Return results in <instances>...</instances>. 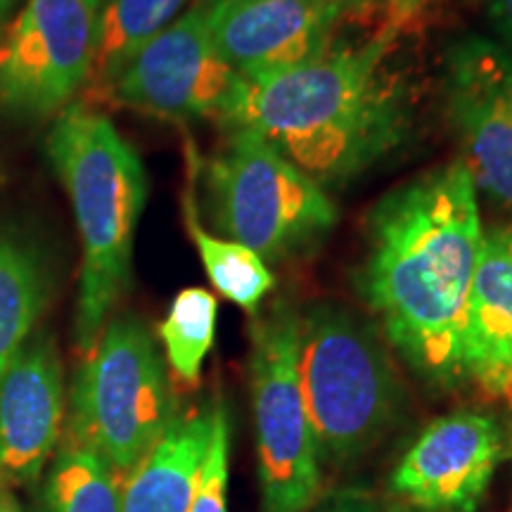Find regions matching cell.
<instances>
[{
	"label": "cell",
	"mask_w": 512,
	"mask_h": 512,
	"mask_svg": "<svg viewBox=\"0 0 512 512\" xmlns=\"http://www.w3.org/2000/svg\"><path fill=\"white\" fill-rule=\"evenodd\" d=\"M482 235L463 159L387 192L366 219L358 292L389 344L434 387L460 384V328Z\"/></svg>",
	"instance_id": "obj_1"
},
{
	"label": "cell",
	"mask_w": 512,
	"mask_h": 512,
	"mask_svg": "<svg viewBox=\"0 0 512 512\" xmlns=\"http://www.w3.org/2000/svg\"><path fill=\"white\" fill-rule=\"evenodd\" d=\"M399 24L264 81L242 79L226 128H249L318 185H342L403 145L411 102L392 67Z\"/></svg>",
	"instance_id": "obj_2"
},
{
	"label": "cell",
	"mask_w": 512,
	"mask_h": 512,
	"mask_svg": "<svg viewBox=\"0 0 512 512\" xmlns=\"http://www.w3.org/2000/svg\"><path fill=\"white\" fill-rule=\"evenodd\" d=\"M46 152L72 202L81 238L74 339L86 356L131 285L133 242L147 200V174L138 152L112 121L83 102L57 112Z\"/></svg>",
	"instance_id": "obj_3"
},
{
	"label": "cell",
	"mask_w": 512,
	"mask_h": 512,
	"mask_svg": "<svg viewBox=\"0 0 512 512\" xmlns=\"http://www.w3.org/2000/svg\"><path fill=\"white\" fill-rule=\"evenodd\" d=\"M299 380L320 463L361 458L403 411V384L382 339L339 304L318 302L299 318Z\"/></svg>",
	"instance_id": "obj_4"
},
{
	"label": "cell",
	"mask_w": 512,
	"mask_h": 512,
	"mask_svg": "<svg viewBox=\"0 0 512 512\" xmlns=\"http://www.w3.org/2000/svg\"><path fill=\"white\" fill-rule=\"evenodd\" d=\"M211 223L264 261L309 256L337 223V209L313 178L249 128H228L214 157H195Z\"/></svg>",
	"instance_id": "obj_5"
},
{
	"label": "cell",
	"mask_w": 512,
	"mask_h": 512,
	"mask_svg": "<svg viewBox=\"0 0 512 512\" xmlns=\"http://www.w3.org/2000/svg\"><path fill=\"white\" fill-rule=\"evenodd\" d=\"M174 418L166 363L150 328L131 313L110 318L76 370L67 441L98 453L126 479Z\"/></svg>",
	"instance_id": "obj_6"
},
{
	"label": "cell",
	"mask_w": 512,
	"mask_h": 512,
	"mask_svg": "<svg viewBox=\"0 0 512 512\" xmlns=\"http://www.w3.org/2000/svg\"><path fill=\"white\" fill-rule=\"evenodd\" d=\"M299 318L292 299L278 297L252 320L249 382L266 512H306L323 489V463L299 380Z\"/></svg>",
	"instance_id": "obj_7"
},
{
	"label": "cell",
	"mask_w": 512,
	"mask_h": 512,
	"mask_svg": "<svg viewBox=\"0 0 512 512\" xmlns=\"http://www.w3.org/2000/svg\"><path fill=\"white\" fill-rule=\"evenodd\" d=\"M93 0H27L0 46V105L48 117L91 79L98 31Z\"/></svg>",
	"instance_id": "obj_8"
},
{
	"label": "cell",
	"mask_w": 512,
	"mask_h": 512,
	"mask_svg": "<svg viewBox=\"0 0 512 512\" xmlns=\"http://www.w3.org/2000/svg\"><path fill=\"white\" fill-rule=\"evenodd\" d=\"M242 79L211 41L200 3L140 50L110 88L112 100L171 121L230 117Z\"/></svg>",
	"instance_id": "obj_9"
},
{
	"label": "cell",
	"mask_w": 512,
	"mask_h": 512,
	"mask_svg": "<svg viewBox=\"0 0 512 512\" xmlns=\"http://www.w3.org/2000/svg\"><path fill=\"white\" fill-rule=\"evenodd\" d=\"M444 105L472 181L512 214V55L484 36L453 43Z\"/></svg>",
	"instance_id": "obj_10"
},
{
	"label": "cell",
	"mask_w": 512,
	"mask_h": 512,
	"mask_svg": "<svg viewBox=\"0 0 512 512\" xmlns=\"http://www.w3.org/2000/svg\"><path fill=\"white\" fill-rule=\"evenodd\" d=\"M503 456V430L491 415L456 411L420 432L389 484L418 512H477Z\"/></svg>",
	"instance_id": "obj_11"
},
{
	"label": "cell",
	"mask_w": 512,
	"mask_h": 512,
	"mask_svg": "<svg viewBox=\"0 0 512 512\" xmlns=\"http://www.w3.org/2000/svg\"><path fill=\"white\" fill-rule=\"evenodd\" d=\"M223 62L264 81L313 62L332 46L344 12L311 0H197Z\"/></svg>",
	"instance_id": "obj_12"
},
{
	"label": "cell",
	"mask_w": 512,
	"mask_h": 512,
	"mask_svg": "<svg viewBox=\"0 0 512 512\" xmlns=\"http://www.w3.org/2000/svg\"><path fill=\"white\" fill-rule=\"evenodd\" d=\"M64 422V373L55 339L31 335L0 375V484L41 477Z\"/></svg>",
	"instance_id": "obj_13"
},
{
	"label": "cell",
	"mask_w": 512,
	"mask_h": 512,
	"mask_svg": "<svg viewBox=\"0 0 512 512\" xmlns=\"http://www.w3.org/2000/svg\"><path fill=\"white\" fill-rule=\"evenodd\" d=\"M512 406V226L484 230L460 328V384Z\"/></svg>",
	"instance_id": "obj_14"
},
{
	"label": "cell",
	"mask_w": 512,
	"mask_h": 512,
	"mask_svg": "<svg viewBox=\"0 0 512 512\" xmlns=\"http://www.w3.org/2000/svg\"><path fill=\"white\" fill-rule=\"evenodd\" d=\"M211 427L214 406L176 415L164 437L124 479L121 512H188Z\"/></svg>",
	"instance_id": "obj_15"
},
{
	"label": "cell",
	"mask_w": 512,
	"mask_h": 512,
	"mask_svg": "<svg viewBox=\"0 0 512 512\" xmlns=\"http://www.w3.org/2000/svg\"><path fill=\"white\" fill-rule=\"evenodd\" d=\"M195 145L185 143V188L181 195L183 223L192 245L197 247L200 261L214 290L228 302L240 306L249 316L261 309L264 299L273 292L275 275L264 259L240 242L219 238L202 226L200 202H197Z\"/></svg>",
	"instance_id": "obj_16"
},
{
	"label": "cell",
	"mask_w": 512,
	"mask_h": 512,
	"mask_svg": "<svg viewBox=\"0 0 512 512\" xmlns=\"http://www.w3.org/2000/svg\"><path fill=\"white\" fill-rule=\"evenodd\" d=\"M50 294V275L34 242L0 228V375L31 339Z\"/></svg>",
	"instance_id": "obj_17"
},
{
	"label": "cell",
	"mask_w": 512,
	"mask_h": 512,
	"mask_svg": "<svg viewBox=\"0 0 512 512\" xmlns=\"http://www.w3.org/2000/svg\"><path fill=\"white\" fill-rule=\"evenodd\" d=\"M188 0H105L98 10L91 81L98 91L117 83L147 43L176 22Z\"/></svg>",
	"instance_id": "obj_18"
},
{
	"label": "cell",
	"mask_w": 512,
	"mask_h": 512,
	"mask_svg": "<svg viewBox=\"0 0 512 512\" xmlns=\"http://www.w3.org/2000/svg\"><path fill=\"white\" fill-rule=\"evenodd\" d=\"M124 479L98 453L64 441L50 465L43 501L46 512H121Z\"/></svg>",
	"instance_id": "obj_19"
},
{
	"label": "cell",
	"mask_w": 512,
	"mask_h": 512,
	"mask_svg": "<svg viewBox=\"0 0 512 512\" xmlns=\"http://www.w3.org/2000/svg\"><path fill=\"white\" fill-rule=\"evenodd\" d=\"M219 302L204 287H185L174 297L166 318L159 323V342L171 373L185 387H197L202 380L204 358L216 339Z\"/></svg>",
	"instance_id": "obj_20"
},
{
	"label": "cell",
	"mask_w": 512,
	"mask_h": 512,
	"mask_svg": "<svg viewBox=\"0 0 512 512\" xmlns=\"http://www.w3.org/2000/svg\"><path fill=\"white\" fill-rule=\"evenodd\" d=\"M228 467H230V425L221 403H214V427L204 453L200 477L188 512H228Z\"/></svg>",
	"instance_id": "obj_21"
},
{
	"label": "cell",
	"mask_w": 512,
	"mask_h": 512,
	"mask_svg": "<svg viewBox=\"0 0 512 512\" xmlns=\"http://www.w3.org/2000/svg\"><path fill=\"white\" fill-rule=\"evenodd\" d=\"M489 17L498 34L512 48V0H489Z\"/></svg>",
	"instance_id": "obj_22"
},
{
	"label": "cell",
	"mask_w": 512,
	"mask_h": 512,
	"mask_svg": "<svg viewBox=\"0 0 512 512\" xmlns=\"http://www.w3.org/2000/svg\"><path fill=\"white\" fill-rule=\"evenodd\" d=\"M316 5H325V8H335L339 12H347L349 8H358V5L375 3V0H311Z\"/></svg>",
	"instance_id": "obj_23"
},
{
	"label": "cell",
	"mask_w": 512,
	"mask_h": 512,
	"mask_svg": "<svg viewBox=\"0 0 512 512\" xmlns=\"http://www.w3.org/2000/svg\"><path fill=\"white\" fill-rule=\"evenodd\" d=\"M323 512H375V510L361 501H342V503L330 505V508Z\"/></svg>",
	"instance_id": "obj_24"
},
{
	"label": "cell",
	"mask_w": 512,
	"mask_h": 512,
	"mask_svg": "<svg viewBox=\"0 0 512 512\" xmlns=\"http://www.w3.org/2000/svg\"><path fill=\"white\" fill-rule=\"evenodd\" d=\"M0 512H22V508H19V503H17V498L12 496V491L3 484H0Z\"/></svg>",
	"instance_id": "obj_25"
},
{
	"label": "cell",
	"mask_w": 512,
	"mask_h": 512,
	"mask_svg": "<svg viewBox=\"0 0 512 512\" xmlns=\"http://www.w3.org/2000/svg\"><path fill=\"white\" fill-rule=\"evenodd\" d=\"M19 3V0H0V19H5L10 15L12 10H15V5Z\"/></svg>",
	"instance_id": "obj_26"
},
{
	"label": "cell",
	"mask_w": 512,
	"mask_h": 512,
	"mask_svg": "<svg viewBox=\"0 0 512 512\" xmlns=\"http://www.w3.org/2000/svg\"><path fill=\"white\" fill-rule=\"evenodd\" d=\"M93 3H95V5H98V8H100V5H102V3H105V0H93Z\"/></svg>",
	"instance_id": "obj_27"
}]
</instances>
